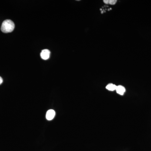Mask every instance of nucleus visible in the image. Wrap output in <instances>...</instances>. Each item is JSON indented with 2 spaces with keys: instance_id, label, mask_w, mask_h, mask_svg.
I'll use <instances>...</instances> for the list:
<instances>
[{
  "instance_id": "nucleus-1",
  "label": "nucleus",
  "mask_w": 151,
  "mask_h": 151,
  "mask_svg": "<svg viewBox=\"0 0 151 151\" xmlns=\"http://www.w3.org/2000/svg\"><path fill=\"white\" fill-rule=\"evenodd\" d=\"M15 28L14 22L9 19L4 21L2 24L1 30L3 32L7 33L12 32Z\"/></svg>"
},
{
  "instance_id": "nucleus-2",
  "label": "nucleus",
  "mask_w": 151,
  "mask_h": 151,
  "mask_svg": "<svg viewBox=\"0 0 151 151\" xmlns=\"http://www.w3.org/2000/svg\"><path fill=\"white\" fill-rule=\"evenodd\" d=\"M50 51L47 49H44L40 53V56L42 59L46 60L48 59L50 57Z\"/></svg>"
},
{
  "instance_id": "nucleus-3",
  "label": "nucleus",
  "mask_w": 151,
  "mask_h": 151,
  "mask_svg": "<svg viewBox=\"0 0 151 151\" xmlns=\"http://www.w3.org/2000/svg\"><path fill=\"white\" fill-rule=\"evenodd\" d=\"M55 111L53 110H49L47 112L46 114V118L48 121H51L54 119L55 116Z\"/></svg>"
},
{
  "instance_id": "nucleus-4",
  "label": "nucleus",
  "mask_w": 151,
  "mask_h": 151,
  "mask_svg": "<svg viewBox=\"0 0 151 151\" xmlns=\"http://www.w3.org/2000/svg\"><path fill=\"white\" fill-rule=\"evenodd\" d=\"M116 91L118 94L121 95H123L125 93V91H126V89H125L124 86L119 85V86H117Z\"/></svg>"
},
{
  "instance_id": "nucleus-5",
  "label": "nucleus",
  "mask_w": 151,
  "mask_h": 151,
  "mask_svg": "<svg viewBox=\"0 0 151 151\" xmlns=\"http://www.w3.org/2000/svg\"><path fill=\"white\" fill-rule=\"evenodd\" d=\"M106 89H108L109 91H113L116 90L117 88V86L115 84H108L106 87Z\"/></svg>"
},
{
  "instance_id": "nucleus-6",
  "label": "nucleus",
  "mask_w": 151,
  "mask_h": 151,
  "mask_svg": "<svg viewBox=\"0 0 151 151\" xmlns=\"http://www.w3.org/2000/svg\"><path fill=\"white\" fill-rule=\"evenodd\" d=\"M116 2H117L116 0H109L108 4L112 5H114L116 4Z\"/></svg>"
},
{
  "instance_id": "nucleus-7",
  "label": "nucleus",
  "mask_w": 151,
  "mask_h": 151,
  "mask_svg": "<svg viewBox=\"0 0 151 151\" xmlns=\"http://www.w3.org/2000/svg\"><path fill=\"white\" fill-rule=\"evenodd\" d=\"M108 1H109V0H104V1H103L104 3L106 4H108Z\"/></svg>"
},
{
  "instance_id": "nucleus-8",
  "label": "nucleus",
  "mask_w": 151,
  "mask_h": 151,
  "mask_svg": "<svg viewBox=\"0 0 151 151\" xmlns=\"http://www.w3.org/2000/svg\"><path fill=\"white\" fill-rule=\"evenodd\" d=\"M3 80L2 78L0 76V85L3 83Z\"/></svg>"
}]
</instances>
